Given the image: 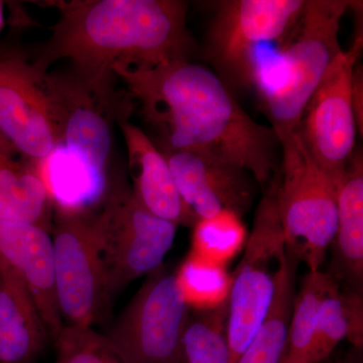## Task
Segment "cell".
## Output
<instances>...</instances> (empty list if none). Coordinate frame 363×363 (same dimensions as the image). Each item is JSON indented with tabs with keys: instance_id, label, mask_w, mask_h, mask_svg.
<instances>
[{
	"instance_id": "cell-12",
	"label": "cell",
	"mask_w": 363,
	"mask_h": 363,
	"mask_svg": "<svg viewBox=\"0 0 363 363\" xmlns=\"http://www.w3.org/2000/svg\"><path fill=\"white\" fill-rule=\"evenodd\" d=\"M184 203L197 218L227 210L243 215L255 199V182L245 169L188 152L162 149Z\"/></svg>"
},
{
	"instance_id": "cell-11",
	"label": "cell",
	"mask_w": 363,
	"mask_h": 363,
	"mask_svg": "<svg viewBox=\"0 0 363 363\" xmlns=\"http://www.w3.org/2000/svg\"><path fill=\"white\" fill-rule=\"evenodd\" d=\"M362 35L336 57L306 105L298 133L308 152L337 185L355 150L357 124L351 86Z\"/></svg>"
},
{
	"instance_id": "cell-1",
	"label": "cell",
	"mask_w": 363,
	"mask_h": 363,
	"mask_svg": "<svg viewBox=\"0 0 363 363\" xmlns=\"http://www.w3.org/2000/svg\"><path fill=\"white\" fill-rule=\"evenodd\" d=\"M116 76L161 131L162 149L233 164L260 186L278 174L276 133L248 116L213 71L185 59L149 70H117Z\"/></svg>"
},
{
	"instance_id": "cell-27",
	"label": "cell",
	"mask_w": 363,
	"mask_h": 363,
	"mask_svg": "<svg viewBox=\"0 0 363 363\" xmlns=\"http://www.w3.org/2000/svg\"><path fill=\"white\" fill-rule=\"evenodd\" d=\"M353 111L357 118V131L360 136L363 133V71L362 66L357 64L353 73L352 86H351Z\"/></svg>"
},
{
	"instance_id": "cell-3",
	"label": "cell",
	"mask_w": 363,
	"mask_h": 363,
	"mask_svg": "<svg viewBox=\"0 0 363 363\" xmlns=\"http://www.w3.org/2000/svg\"><path fill=\"white\" fill-rule=\"evenodd\" d=\"M357 1L306 0L302 13L281 40L279 78L262 90L278 138L298 130L303 111L329 67L342 52L341 21Z\"/></svg>"
},
{
	"instance_id": "cell-29",
	"label": "cell",
	"mask_w": 363,
	"mask_h": 363,
	"mask_svg": "<svg viewBox=\"0 0 363 363\" xmlns=\"http://www.w3.org/2000/svg\"><path fill=\"white\" fill-rule=\"evenodd\" d=\"M2 23V9H1V4H0V28H1Z\"/></svg>"
},
{
	"instance_id": "cell-20",
	"label": "cell",
	"mask_w": 363,
	"mask_h": 363,
	"mask_svg": "<svg viewBox=\"0 0 363 363\" xmlns=\"http://www.w3.org/2000/svg\"><path fill=\"white\" fill-rule=\"evenodd\" d=\"M334 279L333 274L322 269L306 274L296 293L285 352L279 363H309L318 311Z\"/></svg>"
},
{
	"instance_id": "cell-13",
	"label": "cell",
	"mask_w": 363,
	"mask_h": 363,
	"mask_svg": "<svg viewBox=\"0 0 363 363\" xmlns=\"http://www.w3.org/2000/svg\"><path fill=\"white\" fill-rule=\"evenodd\" d=\"M0 259L20 274L52 341L64 327L56 292L50 231L30 223L0 221Z\"/></svg>"
},
{
	"instance_id": "cell-7",
	"label": "cell",
	"mask_w": 363,
	"mask_h": 363,
	"mask_svg": "<svg viewBox=\"0 0 363 363\" xmlns=\"http://www.w3.org/2000/svg\"><path fill=\"white\" fill-rule=\"evenodd\" d=\"M100 210L59 209L52 228L56 292L64 325L99 323L111 304L102 260Z\"/></svg>"
},
{
	"instance_id": "cell-19",
	"label": "cell",
	"mask_w": 363,
	"mask_h": 363,
	"mask_svg": "<svg viewBox=\"0 0 363 363\" xmlns=\"http://www.w3.org/2000/svg\"><path fill=\"white\" fill-rule=\"evenodd\" d=\"M300 259L286 250L281 262L274 300L264 323L238 363H279L285 352L296 297V276Z\"/></svg>"
},
{
	"instance_id": "cell-18",
	"label": "cell",
	"mask_w": 363,
	"mask_h": 363,
	"mask_svg": "<svg viewBox=\"0 0 363 363\" xmlns=\"http://www.w3.org/2000/svg\"><path fill=\"white\" fill-rule=\"evenodd\" d=\"M339 264L350 288L363 279V156L355 149L337 183V227L334 238Z\"/></svg>"
},
{
	"instance_id": "cell-4",
	"label": "cell",
	"mask_w": 363,
	"mask_h": 363,
	"mask_svg": "<svg viewBox=\"0 0 363 363\" xmlns=\"http://www.w3.org/2000/svg\"><path fill=\"white\" fill-rule=\"evenodd\" d=\"M278 208L286 248L309 272L323 266L337 227V185L317 164L298 130L279 138Z\"/></svg>"
},
{
	"instance_id": "cell-22",
	"label": "cell",
	"mask_w": 363,
	"mask_h": 363,
	"mask_svg": "<svg viewBox=\"0 0 363 363\" xmlns=\"http://www.w3.org/2000/svg\"><path fill=\"white\" fill-rule=\"evenodd\" d=\"M227 302L190 312L183 338L186 363H231L226 338Z\"/></svg>"
},
{
	"instance_id": "cell-23",
	"label": "cell",
	"mask_w": 363,
	"mask_h": 363,
	"mask_svg": "<svg viewBox=\"0 0 363 363\" xmlns=\"http://www.w3.org/2000/svg\"><path fill=\"white\" fill-rule=\"evenodd\" d=\"M176 274L191 311L213 309L228 300L233 277L226 267L190 253Z\"/></svg>"
},
{
	"instance_id": "cell-14",
	"label": "cell",
	"mask_w": 363,
	"mask_h": 363,
	"mask_svg": "<svg viewBox=\"0 0 363 363\" xmlns=\"http://www.w3.org/2000/svg\"><path fill=\"white\" fill-rule=\"evenodd\" d=\"M62 112V147L105 175L111 152V111L77 78L52 76Z\"/></svg>"
},
{
	"instance_id": "cell-15",
	"label": "cell",
	"mask_w": 363,
	"mask_h": 363,
	"mask_svg": "<svg viewBox=\"0 0 363 363\" xmlns=\"http://www.w3.org/2000/svg\"><path fill=\"white\" fill-rule=\"evenodd\" d=\"M119 125L128 149L136 199L159 218L178 227H193L198 218L179 194L161 150L135 124L123 119Z\"/></svg>"
},
{
	"instance_id": "cell-26",
	"label": "cell",
	"mask_w": 363,
	"mask_h": 363,
	"mask_svg": "<svg viewBox=\"0 0 363 363\" xmlns=\"http://www.w3.org/2000/svg\"><path fill=\"white\" fill-rule=\"evenodd\" d=\"M346 308H347L350 332L347 340L357 350L363 346V298L362 291L355 290L350 286H342Z\"/></svg>"
},
{
	"instance_id": "cell-24",
	"label": "cell",
	"mask_w": 363,
	"mask_h": 363,
	"mask_svg": "<svg viewBox=\"0 0 363 363\" xmlns=\"http://www.w3.org/2000/svg\"><path fill=\"white\" fill-rule=\"evenodd\" d=\"M348 332L350 322L342 286L335 278L318 311L309 363H322L328 359L336 346L347 339Z\"/></svg>"
},
{
	"instance_id": "cell-8",
	"label": "cell",
	"mask_w": 363,
	"mask_h": 363,
	"mask_svg": "<svg viewBox=\"0 0 363 363\" xmlns=\"http://www.w3.org/2000/svg\"><path fill=\"white\" fill-rule=\"evenodd\" d=\"M190 312L176 272L162 264L104 335L126 363H186L183 338Z\"/></svg>"
},
{
	"instance_id": "cell-16",
	"label": "cell",
	"mask_w": 363,
	"mask_h": 363,
	"mask_svg": "<svg viewBox=\"0 0 363 363\" xmlns=\"http://www.w3.org/2000/svg\"><path fill=\"white\" fill-rule=\"evenodd\" d=\"M48 339L25 281L0 259V363H32Z\"/></svg>"
},
{
	"instance_id": "cell-25",
	"label": "cell",
	"mask_w": 363,
	"mask_h": 363,
	"mask_svg": "<svg viewBox=\"0 0 363 363\" xmlns=\"http://www.w3.org/2000/svg\"><path fill=\"white\" fill-rule=\"evenodd\" d=\"M52 342L56 363H126L104 334L90 327L64 325Z\"/></svg>"
},
{
	"instance_id": "cell-21",
	"label": "cell",
	"mask_w": 363,
	"mask_h": 363,
	"mask_svg": "<svg viewBox=\"0 0 363 363\" xmlns=\"http://www.w3.org/2000/svg\"><path fill=\"white\" fill-rule=\"evenodd\" d=\"M192 228L190 253L224 267L245 247L248 236L242 217L227 210L198 218Z\"/></svg>"
},
{
	"instance_id": "cell-6",
	"label": "cell",
	"mask_w": 363,
	"mask_h": 363,
	"mask_svg": "<svg viewBox=\"0 0 363 363\" xmlns=\"http://www.w3.org/2000/svg\"><path fill=\"white\" fill-rule=\"evenodd\" d=\"M306 0H223L215 4L205 57L234 96L257 85L255 51L281 40L302 13Z\"/></svg>"
},
{
	"instance_id": "cell-5",
	"label": "cell",
	"mask_w": 363,
	"mask_h": 363,
	"mask_svg": "<svg viewBox=\"0 0 363 363\" xmlns=\"http://www.w3.org/2000/svg\"><path fill=\"white\" fill-rule=\"evenodd\" d=\"M279 174L257 205L245 252L231 274L227 300L226 338L231 363H238L264 323L274 300L286 245L278 208Z\"/></svg>"
},
{
	"instance_id": "cell-2",
	"label": "cell",
	"mask_w": 363,
	"mask_h": 363,
	"mask_svg": "<svg viewBox=\"0 0 363 363\" xmlns=\"http://www.w3.org/2000/svg\"><path fill=\"white\" fill-rule=\"evenodd\" d=\"M181 0H80L61 6L52 37L35 63L43 70L68 60L102 104L116 109L117 70H149L189 60L194 48Z\"/></svg>"
},
{
	"instance_id": "cell-10",
	"label": "cell",
	"mask_w": 363,
	"mask_h": 363,
	"mask_svg": "<svg viewBox=\"0 0 363 363\" xmlns=\"http://www.w3.org/2000/svg\"><path fill=\"white\" fill-rule=\"evenodd\" d=\"M101 212L102 260L112 301L135 279L164 264L178 226L150 213L125 187L117 189Z\"/></svg>"
},
{
	"instance_id": "cell-9",
	"label": "cell",
	"mask_w": 363,
	"mask_h": 363,
	"mask_svg": "<svg viewBox=\"0 0 363 363\" xmlns=\"http://www.w3.org/2000/svg\"><path fill=\"white\" fill-rule=\"evenodd\" d=\"M0 142L33 166L62 143L52 75L18 52H0Z\"/></svg>"
},
{
	"instance_id": "cell-17",
	"label": "cell",
	"mask_w": 363,
	"mask_h": 363,
	"mask_svg": "<svg viewBox=\"0 0 363 363\" xmlns=\"http://www.w3.org/2000/svg\"><path fill=\"white\" fill-rule=\"evenodd\" d=\"M0 142V221L30 223L50 231L51 196L38 167L16 159Z\"/></svg>"
},
{
	"instance_id": "cell-28",
	"label": "cell",
	"mask_w": 363,
	"mask_h": 363,
	"mask_svg": "<svg viewBox=\"0 0 363 363\" xmlns=\"http://www.w3.org/2000/svg\"><path fill=\"white\" fill-rule=\"evenodd\" d=\"M322 363H358L357 362V359H355L353 357H341L337 358V359L333 360V362H327V360H325V362Z\"/></svg>"
}]
</instances>
